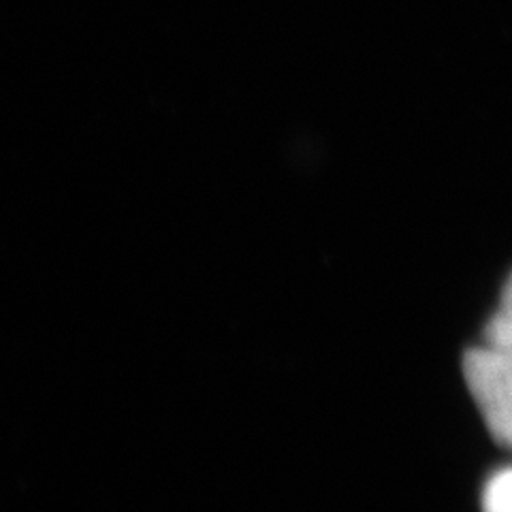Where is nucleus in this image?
<instances>
[{"label": "nucleus", "mask_w": 512, "mask_h": 512, "mask_svg": "<svg viewBox=\"0 0 512 512\" xmlns=\"http://www.w3.org/2000/svg\"><path fill=\"white\" fill-rule=\"evenodd\" d=\"M463 374L491 438L512 451V352L472 348L463 357Z\"/></svg>", "instance_id": "nucleus-1"}, {"label": "nucleus", "mask_w": 512, "mask_h": 512, "mask_svg": "<svg viewBox=\"0 0 512 512\" xmlns=\"http://www.w3.org/2000/svg\"><path fill=\"white\" fill-rule=\"evenodd\" d=\"M487 346L512 352V276L508 278L500 299V308L485 327Z\"/></svg>", "instance_id": "nucleus-2"}, {"label": "nucleus", "mask_w": 512, "mask_h": 512, "mask_svg": "<svg viewBox=\"0 0 512 512\" xmlns=\"http://www.w3.org/2000/svg\"><path fill=\"white\" fill-rule=\"evenodd\" d=\"M483 512H512V468L489 478L483 491Z\"/></svg>", "instance_id": "nucleus-3"}]
</instances>
